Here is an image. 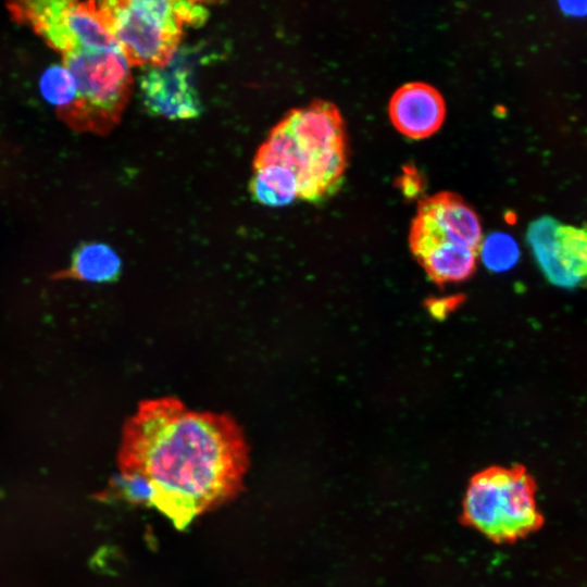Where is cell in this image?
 I'll list each match as a JSON object with an SVG mask.
<instances>
[{
  "label": "cell",
  "mask_w": 587,
  "mask_h": 587,
  "mask_svg": "<svg viewBox=\"0 0 587 587\" xmlns=\"http://www.w3.org/2000/svg\"><path fill=\"white\" fill-rule=\"evenodd\" d=\"M526 240L549 283L561 288L587 287V225L563 224L545 215L530 222Z\"/></svg>",
  "instance_id": "7"
},
{
  "label": "cell",
  "mask_w": 587,
  "mask_h": 587,
  "mask_svg": "<svg viewBox=\"0 0 587 587\" xmlns=\"http://www.w3.org/2000/svg\"><path fill=\"white\" fill-rule=\"evenodd\" d=\"M96 5L129 65L142 67L168 63L184 30L209 17L208 8L197 1L110 0Z\"/></svg>",
  "instance_id": "3"
},
{
  "label": "cell",
  "mask_w": 587,
  "mask_h": 587,
  "mask_svg": "<svg viewBox=\"0 0 587 587\" xmlns=\"http://www.w3.org/2000/svg\"><path fill=\"white\" fill-rule=\"evenodd\" d=\"M562 10L570 15H586L587 1L584 2H560Z\"/></svg>",
  "instance_id": "14"
},
{
  "label": "cell",
  "mask_w": 587,
  "mask_h": 587,
  "mask_svg": "<svg viewBox=\"0 0 587 587\" xmlns=\"http://www.w3.org/2000/svg\"><path fill=\"white\" fill-rule=\"evenodd\" d=\"M482 240L477 214L457 193L442 191L420 201L409 235L415 259L430 250L454 246L478 252Z\"/></svg>",
  "instance_id": "6"
},
{
  "label": "cell",
  "mask_w": 587,
  "mask_h": 587,
  "mask_svg": "<svg viewBox=\"0 0 587 587\" xmlns=\"http://www.w3.org/2000/svg\"><path fill=\"white\" fill-rule=\"evenodd\" d=\"M278 165L292 172L298 198L317 202L335 193L347 166L342 116L328 101L289 111L270 132L253 160V170Z\"/></svg>",
  "instance_id": "2"
},
{
  "label": "cell",
  "mask_w": 587,
  "mask_h": 587,
  "mask_svg": "<svg viewBox=\"0 0 587 587\" xmlns=\"http://www.w3.org/2000/svg\"><path fill=\"white\" fill-rule=\"evenodd\" d=\"M72 270L79 279L87 283H110L120 276L122 261L111 246L103 242H87L75 250Z\"/></svg>",
  "instance_id": "10"
},
{
  "label": "cell",
  "mask_w": 587,
  "mask_h": 587,
  "mask_svg": "<svg viewBox=\"0 0 587 587\" xmlns=\"http://www.w3.org/2000/svg\"><path fill=\"white\" fill-rule=\"evenodd\" d=\"M139 90L147 110L168 120H190L201 113L192 70L180 52L162 66L143 67Z\"/></svg>",
  "instance_id": "8"
},
{
  "label": "cell",
  "mask_w": 587,
  "mask_h": 587,
  "mask_svg": "<svg viewBox=\"0 0 587 587\" xmlns=\"http://www.w3.org/2000/svg\"><path fill=\"white\" fill-rule=\"evenodd\" d=\"M253 171L249 185L253 200L266 207L278 208L298 198V183L290 170L267 165Z\"/></svg>",
  "instance_id": "11"
},
{
  "label": "cell",
  "mask_w": 587,
  "mask_h": 587,
  "mask_svg": "<svg viewBox=\"0 0 587 587\" xmlns=\"http://www.w3.org/2000/svg\"><path fill=\"white\" fill-rule=\"evenodd\" d=\"M464 514L475 528L501 541L526 536L544 522L534 480L523 467H494L475 476L465 495Z\"/></svg>",
  "instance_id": "5"
},
{
  "label": "cell",
  "mask_w": 587,
  "mask_h": 587,
  "mask_svg": "<svg viewBox=\"0 0 587 587\" xmlns=\"http://www.w3.org/2000/svg\"><path fill=\"white\" fill-rule=\"evenodd\" d=\"M115 483L177 529L243 488L249 448L226 413L195 411L175 397L141 401L125 427Z\"/></svg>",
  "instance_id": "1"
},
{
  "label": "cell",
  "mask_w": 587,
  "mask_h": 587,
  "mask_svg": "<svg viewBox=\"0 0 587 587\" xmlns=\"http://www.w3.org/2000/svg\"><path fill=\"white\" fill-rule=\"evenodd\" d=\"M43 98L59 110L72 104L76 97V84L65 66L58 64L48 67L40 78Z\"/></svg>",
  "instance_id": "13"
},
{
  "label": "cell",
  "mask_w": 587,
  "mask_h": 587,
  "mask_svg": "<svg viewBox=\"0 0 587 587\" xmlns=\"http://www.w3.org/2000/svg\"><path fill=\"white\" fill-rule=\"evenodd\" d=\"M445 114L441 93L426 83L413 82L399 87L389 102L394 126L412 139L426 138L436 133Z\"/></svg>",
  "instance_id": "9"
},
{
  "label": "cell",
  "mask_w": 587,
  "mask_h": 587,
  "mask_svg": "<svg viewBox=\"0 0 587 587\" xmlns=\"http://www.w3.org/2000/svg\"><path fill=\"white\" fill-rule=\"evenodd\" d=\"M76 84L75 100L58 110L80 132L105 134L121 120L133 88V77L121 48L80 49L63 54Z\"/></svg>",
  "instance_id": "4"
},
{
  "label": "cell",
  "mask_w": 587,
  "mask_h": 587,
  "mask_svg": "<svg viewBox=\"0 0 587 587\" xmlns=\"http://www.w3.org/2000/svg\"><path fill=\"white\" fill-rule=\"evenodd\" d=\"M478 253L484 265L498 273L512 268L520 258L515 239L502 232L491 233L482 240Z\"/></svg>",
  "instance_id": "12"
}]
</instances>
